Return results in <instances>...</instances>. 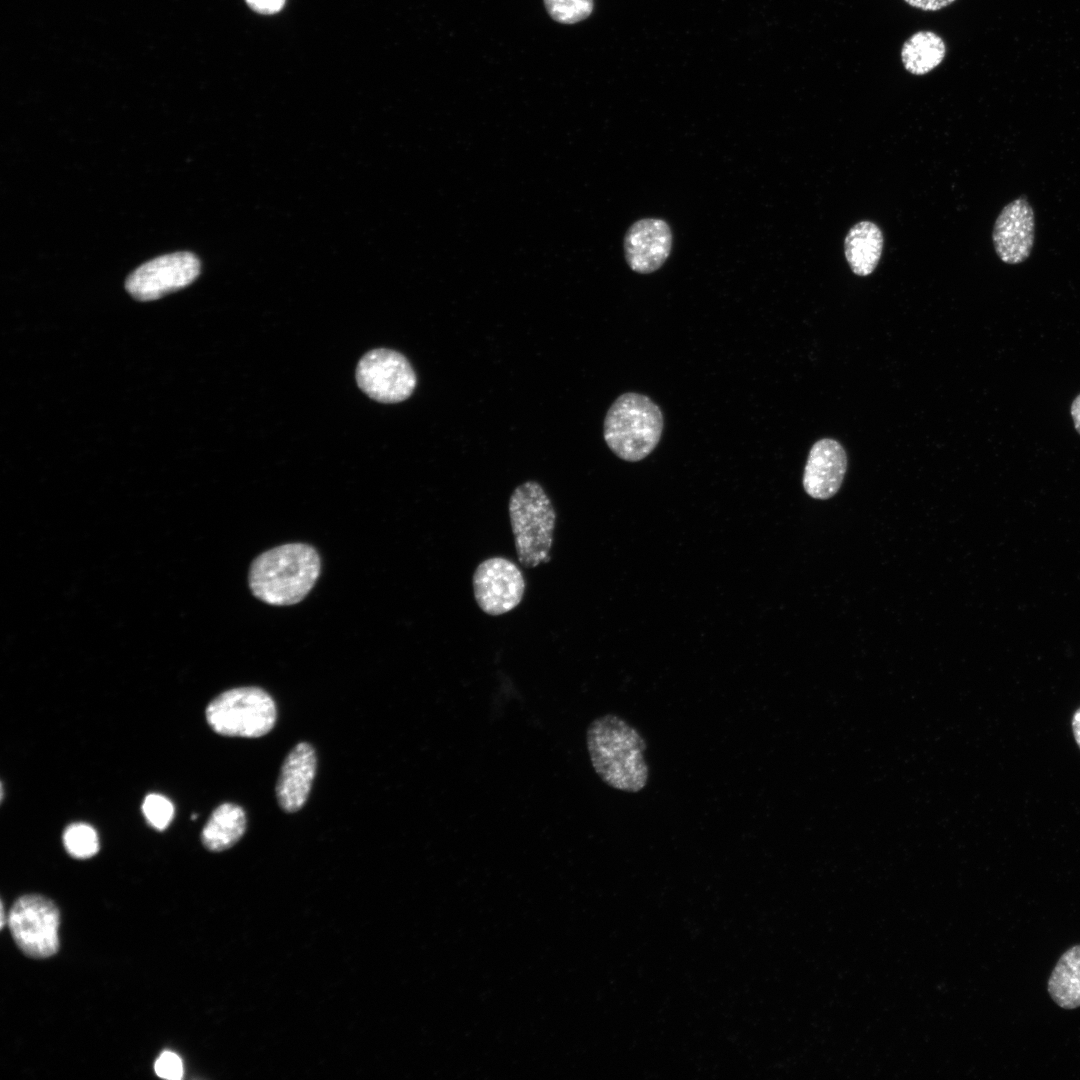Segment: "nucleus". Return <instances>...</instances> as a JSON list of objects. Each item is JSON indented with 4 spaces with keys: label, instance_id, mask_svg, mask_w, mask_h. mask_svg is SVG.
<instances>
[{
    "label": "nucleus",
    "instance_id": "f257e3e1",
    "mask_svg": "<svg viewBox=\"0 0 1080 1080\" xmlns=\"http://www.w3.org/2000/svg\"><path fill=\"white\" fill-rule=\"evenodd\" d=\"M593 769L608 786L636 793L647 785V743L639 731L615 714L594 719L586 731Z\"/></svg>",
    "mask_w": 1080,
    "mask_h": 1080
},
{
    "label": "nucleus",
    "instance_id": "f03ea898",
    "mask_svg": "<svg viewBox=\"0 0 1080 1080\" xmlns=\"http://www.w3.org/2000/svg\"><path fill=\"white\" fill-rule=\"evenodd\" d=\"M321 571L317 550L304 543H288L269 549L252 562L249 587L259 600L274 606L303 600Z\"/></svg>",
    "mask_w": 1080,
    "mask_h": 1080
},
{
    "label": "nucleus",
    "instance_id": "7ed1b4c3",
    "mask_svg": "<svg viewBox=\"0 0 1080 1080\" xmlns=\"http://www.w3.org/2000/svg\"><path fill=\"white\" fill-rule=\"evenodd\" d=\"M663 430L660 408L647 396L625 393L607 411L603 435L619 458L636 462L657 446Z\"/></svg>",
    "mask_w": 1080,
    "mask_h": 1080
},
{
    "label": "nucleus",
    "instance_id": "20e7f679",
    "mask_svg": "<svg viewBox=\"0 0 1080 1080\" xmlns=\"http://www.w3.org/2000/svg\"><path fill=\"white\" fill-rule=\"evenodd\" d=\"M508 511L520 564L534 568L549 562L556 512L543 487L533 480L516 487Z\"/></svg>",
    "mask_w": 1080,
    "mask_h": 1080
},
{
    "label": "nucleus",
    "instance_id": "39448f33",
    "mask_svg": "<svg viewBox=\"0 0 1080 1080\" xmlns=\"http://www.w3.org/2000/svg\"><path fill=\"white\" fill-rule=\"evenodd\" d=\"M205 714L209 726L220 735L257 738L273 729L277 708L264 689L237 687L216 696Z\"/></svg>",
    "mask_w": 1080,
    "mask_h": 1080
},
{
    "label": "nucleus",
    "instance_id": "423d86ee",
    "mask_svg": "<svg viewBox=\"0 0 1080 1080\" xmlns=\"http://www.w3.org/2000/svg\"><path fill=\"white\" fill-rule=\"evenodd\" d=\"M11 935L20 950L32 958H47L59 949L60 913L41 895L19 897L7 916Z\"/></svg>",
    "mask_w": 1080,
    "mask_h": 1080
},
{
    "label": "nucleus",
    "instance_id": "0eeeda50",
    "mask_svg": "<svg viewBox=\"0 0 1080 1080\" xmlns=\"http://www.w3.org/2000/svg\"><path fill=\"white\" fill-rule=\"evenodd\" d=\"M359 388L382 403H398L409 398L417 384L416 374L400 352L375 349L367 352L356 368Z\"/></svg>",
    "mask_w": 1080,
    "mask_h": 1080
},
{
    "label": "nucleus",
    "instance_id": "6e6552de",
    "mask_svg": "<svg viewBox=\"0 0 1080 1080\" xmlns=\"http://www.w3.org/2000/svg\"><path fill=\"white\" fill-rule=\"evenodd\" d=\"M199 273L200 261L194 254H167L150 260L133 271L126 280V289L138 300H155L188 286Z\"/></svg>",
    "mask_w": 1080,
    "mask_h": 1080
},
{
    "label": "nucleus",
    "instance_id": "1a4fd4ad",
    "mask_svg": "<svg viewBox=\"0 0 1080 1080\" xmlns=\"http://www.w3.org/2000/svg\"><path fill=\"white\" fill-rule=\"evenodd\" d=\"M472 585L478 606L491 616L505 614L518 606L526 586L519 567L501 556L482 561L474 571Z\"/></svg>",
    "mask_w": 1080,
    "mask_h": 1080
},
{
    "label": "nucleus",
    "instance_id": "9d476101",
    "mask_svg": "<svg viewBox=\"0 0 1080 1080\" xmlns=\"http://www.w3.org/2000/svg\"><path fill=\"white\" fill-rule=\"evenodd\" d=\"M1034 232V211L1022 195L1008 203L994 223L992 240L999 259L1012 265L1024 262L1032 251Z\"/></svg>",
    "mask_w": 1080,
    "mask_h": 1080
},
{
    "label": "nucleus",
    "instance_id": "9b49d317",
    "mask_svg": "<svg viewBox=\"0 0 1080 1080\" xmlns=\"http://www.w3.org/2000/svg\"><path fill=\"white\" fill-rule=\"evenodd\" d=\"M672 239L671 228L665 220H637L624 237V254L629 267L640 274L658 270L670 255Z\"/></svg>",
    "mask_w": 1080,
    "mask_h": 1080
},
{
    "label": "nucleus",
    "instance_id": "f8f14e48",
    "mask_svg": "<svg viewBox=\"0 0 1080 1080\" xmlns=\"http://www.w3.org/2000/svg\"><path fill=\"white\" fill-rule=\"evenodd\" d=\"M847 469V456L836 440L821 439L811 448L804 469L803 486L808 495L816 499L834 496Z\"/></svg>",
    "mask_w": 1080,
    "mask_h": 1080
},
{
    "label": "nucleus",
    "instance_id": "ddd939ff",
    "mask_svg": "<svg viewBox=\"0 0 1080 1080\" xmlns=\"http://www.w3.org/2000/svg\"><path fill=\"white\" fill-rule=\"evenodd\" d=\"M316 768V753L309 743L300 742L288 753L276 785L277 800L284 811L296 812L306 803Z\"/></svg>",
    "mask_w": 1080,
    "mask_h": 1080
},
{
    "label": "nucleus",
    "instance_id": "4468645a",
    "mask_svg": "<svg viewBox=\"0 0 1080 1080\" xmlns=\"http://www.w3.org/2000/svg\"><path fill=\"white\" fill-rule=\"evenodd\" d=\"M883 244V233L877 224L869 220L854 224L844 240V254L852 272L858 276L870 275L880 261Z\"/></svg>",
    "mask_w": 1080,
    "mask_h": 1080
},
{
    "label": "nucleus",
    "instance_id": "2eb2a0df",
    "mask_svg": "<svg viewBox=\"0 0 1080 1080\" xmlns=\"http://www.w3.org/2000/svg\"><path fill=\"white\" fill-rule=\"evenodd\" d=\"M246 814L234 803L216 807L202 829L201 841L206 849L214 852L231 848L246 830Z\"/></svg>",
    "mask_w": 1080,
    "mask_h": 1080
},
{
    "label": "nucleus",
    "instance_id": "dca6fc26",
    "mask_svg": "<svg viewBox=\"0 0 1080 1080\" xmlns=\"http://www.w3.org/2000/svg\"><path fill=\"white\" fill-rule=\"evenodd\" d=\"M1047 989L1059 1007H1080V944L1061 955L1049 977Z\"/></svg>",
    "mask_w": 1080,
    "mask_h": 1080
},
{
    "label": "nucleus",
    "instance_id": "f3484780",
    "mask_svg": "<svg viewBox=\"0 0 1080 1080\" xmlns=\"http://www.w3.org/2000/svg\"><path fill=\"white\" fill-rule=\"evenodd\" d=\"M946 54L944 40L932 31H918L903 44L901 60L913 75H924L935 69Z\"/></svg>",
    "mask_w": 1080,
    "mask_h": 1080
},
{
    "label": "nucleus",
    "instance_id": "a211bd4d",
    "mask_svg": "<svg viewBox=\"0 0 1080 1080\" xmlns=\"http://www.w3.org/2000/svg\"><path fill=\"white\" fill-rule=\"evenodd\" d=\"M63 844L68 854L78 859L90 858L99 850L97 832L86 823L67 826L63 833Z\"/></svg>",
    "mask_w": 1080,
    "mask_h": 1080
},
{
    "label": "nucleus",
    "instance_id": "6ab92c4d",
    "mask_svg": "<svg viewBox=\"0 0 1080 1080\" xmlns=\"http://www.w3.org/2000/svg\"><path fill=\"white\" fill-rule=\"evenodd\" d=\"M544 5L551 18L563 24L580 22L593 10V0H544Z\"/></svg>",
    "mask_w": 1080,
    "mask_h": 1080
},
{
    "label": "nucleus",
    "instance_id": "aec40b11",
    "mask_svg": "<svg viewBox=\"0 0 1080 1080\" xmlns=\"http://www.w3.org/2000/svg\"><path fill=\"white\" fill-rule=\"evenodd\" d=\"M142 811L147 822L157 830H164L174 816V806L163 795L151 793L142 804Z\"/></svg>",
    "mask_w": 1080,
    "mask_h": 1080
},
{
    "label": "nucleus",
    "instance_id": "412c9836",
    "mask_svg": "<svg viewBox=\"0 0 1080 1080\" xmlns=\"http://www.w3.org/2000/svg\"><path fill=\"white\" fill-rule=\"evenodd\" d=\"M154 1070L157 1076L169 1080H180L184 1074L181 1058L171 1051H164L159 1055Z\"/></svg>",
    "mask_w": 1080,
    "mask_h": 1080
},
{
    "label": "nucleus",
    "instance_id": "4be33fe9",
    "mask_svg": "<svg viewBox=\"0 0 1080 1080\" xmlns=\"http://www.w3.org/2000/svg\"><path fill=\"white\" fill-rule=\"evenodd\" d=\"M248 5L262 14H272L279 11L285 0H246Z\"/></svg>",
    "mask_w": 1080,
    "mask_h": 1080
},
{
    "label": "nucleus",
    "instance_id": "5701e85b",
    "mask_svg": "<svg viewBox=\"0 0 1080 1080\" xmlns=\"http://www.w3.org/2000/svg\"><path fill=\"white\" fill-rule=\"evenodd\" d=\"M912 7L924 11H936L952 4L955 0H904Z\"/></svg>",
    "mask_w": 1080,
    "mask_h": 1080
},
{
    "label": "nucleus",
    "instance_id": "b1692460",
    "mask_svg": "<svg viewBox=\"0 0 1080 1080\" xmlns=\"http://www.w3.org/2000/svg\"><path fill=\"white\" fill-rule=\"evenodd\" d=\"M1071 416L1074 422L1076 431L1080 434V394L1076 396L1071 404Z\"/></svg>",
    "mask_w": 1080,
    "mask_h": 1080
},
{
    "label": "nucleus",
    "instance_id": "393cba45",
    "mask_svg": "<svg viewBox=\"0 0 1080 1080\" xmlns=\"http://www.w3.org/2000/svg\"><path fill=\"white\" fill-rule=\"evenodd\" d=\"M1072 729L1075 740L1080 748V708L1076 710L1072 718Z\"/></svg>",
    "mask_w": 1080,
    "mask_h": 1080
},
{
    "label": "nucleus",
    "instance_id": "a878e982",
    "mask_svg": "<svg viewBox=\"0 0 1080 1080\" xmlns=\"http://www.w3.org/2000/svg\"><path fill=\"white\" fill-rule=\"evenodd\" d=\"M0 913H1L0 926H1V928H3L4 925H5V922H6V920H5V910H4L3 902L1 903V912Z\"/></svg>",
    "mask_w": 1080,
    "mask_h": 1080
}]
</instances>
